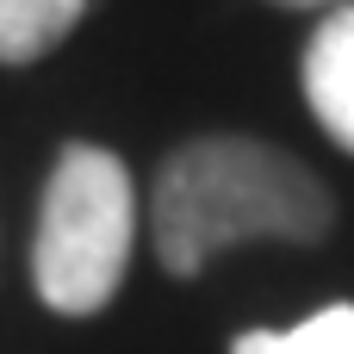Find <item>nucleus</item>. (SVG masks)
<instances>
[{"instance_id":"f257e3e1","label":"nucleus","mask_w":354,"mask_h":354,"mask_svg":"<svg viewBox=\"0 0 354 354\" xmlns=\"http://www.w3.org/2000/svg\"><path fill=\"white\" fill-rule=\"evenodd\" d=\"M330 224H336V199L299 156L230 131L180 143L149 193L156 261L174 280H193L230 243H255V236L324 243Z\"/></svg>"},{"instance_id":"f03ea898","label":"nucleus","mask_w":354,"mask_h":354,"mask_svg":"<svg viewBox=\"0 0 354 354\" xmlns=\"http://www.w3.org/2000/svg\"><path fill=\"white\" fill-rule=\"evenodd\" d=\"M137 243V187L131 168L100 143H68L44 180L31 286L56 317H93L124 286Z\"/></svg>"},{"instance_id":"7ed1b4c3","label":"nucleus","mask_w":354,"mask_h":354,"mask_svg":"<svg viewBox=\"0 0 354 354\" xmlns=\"http://www.w3.org/2000/svg\"><path fill=\"white\" fill-rule=\"evenodd\" d=\"M305 100L317 124L354 156V0H336L305 44Z\"/></svg>"},{"instance_id":"20e7f679","label":"nucleus","mask_w":354,"mask_h":354,"mask_svg":"<svg viewBox=\"0 0 354 354\" xmlns=\"http://www.w3.org/2000/svg\"><path fill=\"white\" fill-rule=\"evenodd\" d=\"M87 0H0V62H37L50 56L75 25Z\"/></svg>"},{"instance_id":"39448f33","label":"nucleus","mask_w":354,"mask_h":354,"mask_svg":"<svg viewBox=\"0 0 354 354\" xmlns=\"http://www.w3.org/2000/svg\"><path fill=\"white\" fill-rule=\"evenodd\" d=\"M230 354H354V305H324L299 330H249Z\"/></svg>"},{"instance_id":"423d86ee","label":"nucleus","mask_w":354,"mask_h":354,"mask_svg":"<svg viewBox=\"0 0 354 354\" xmlns=\"http://www.w3.org/2000/svg\"><path fill=\"white\" fill-rule=\"evenodd\" d=\"M274 6H336V0H274Z\"/></svg>"}]
</instances>
